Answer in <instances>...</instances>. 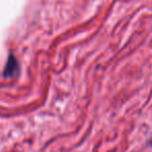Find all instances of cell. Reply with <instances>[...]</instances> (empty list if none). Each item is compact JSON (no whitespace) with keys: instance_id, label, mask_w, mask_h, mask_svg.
Segmentation results:
<instances>
[{"instance_id":"1","label":"cell","mask_w":152,"mask_h":152,"mask_svg":"<svg viewBox=\"0 0 152 152\" xmlns=\"http://www.w3.org/2000/svg\"><path fill=\"white\" fill-rule=\"evenodd\" d=\"M20 73V65L18 59L13 53H10L3 70V77L5 78H15Z\"/></svg>"}]
</instances>
